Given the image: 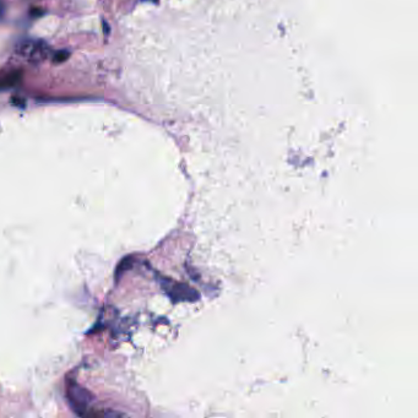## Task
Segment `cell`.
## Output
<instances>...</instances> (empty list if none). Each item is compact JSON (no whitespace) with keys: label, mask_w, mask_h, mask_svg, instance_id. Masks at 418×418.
Returning a JSON list of instances; mask_svg holds the SVG:
<instances>
[{"label":"cell","mask_w":418,"mask_h":418,"mask_svg":"<svg viewBox=\"0 0 418 418\" xmlns=\"http://www.w3.org/2000/svg\"><path fill=\"white\" fill-rule=\"evenodd\" d=\"M69 397L74 410H79L80 414H82V410H87V406L90 404V394L78 385L69 388Z\"/></svg>","instance_id":"1"},{"label":"cell","mask_w":418,"mask_h":418,"mask_svg":"<svg viewBox=\"0 0 418 418\" xmlns=\"http://www.w3.org/2000/svg\"><path fill=\"white\" fill-rule=\"evenodd\" d=\"M165 288L167 291L168 295H170V297L174 299V301H179V299L191 301V299H194V295H197L195 290H192L183 283H170V286L165 284Z\"/></svg>","instance_id":"2"},{"label":"cell","mask_w":418,"mask_h":418,"mask_svg":"<svg viewBox=\"0 0 418 418\" xmlns=\"http://www.w3.org/2000/svg\"><path fill=\"white\" fill-rule=\"evenodd\" d=\"M42 46H43L42 42L27 41V42L20 43L19 48H17V52H19L21 55H25V57H32L35 53L40 52V49H42L41 48Z\"/></svg>","instance_id":"3"},{"label":"cell","mask_w":418,"mask_h":418,"mask_svg":"<svg viewBox=\"0 0 418 418\" xmlns=\"http://www.w3.org/2000/svg\"><path fill=\"white\" fill-rule=\"evenodd\" d=\"M20 78V74H9V75H5L3 76V78H0V88H4V87H9V86H13L16 84L17 81H19Z\"/></svg>","instance_id":"4"},{"label":"cell","mask_w":418,"mask_h":418,"mask_svg":"<svg viewBox=\"0 0 418 418\" xmlns=\"http://www.w3.org/2000/svg\"><path fill=\"white\" fill-rule=\"evenodd\" d=\"M69 58H70V52L67 49L58 50V52H55L54 55H53V60H54V63H64V61H67Z\"/></svg>","instance_id":"5"},{"label":"cell","mask_w":418,"mask_h":418,"mask_svg":"<svg viewBox=\"0 0 418 418\" xmlns=\"http://www.w3.org/2000/svg\"><path fill=\"white\" fill-rule=\"evenodd\" d=\"M102 25H103V29H105V35H108V32H111V27H109L108 26V23H107L106 21H103L102 22Z\"/></svg>","instance_id":"6"},{"label":"cell","mask_w":418,"mask_h":418,"mask_svg":"<svg viewBox=\"0 0 418 418\" xmlns=\"http://www.w3.org/2000/svg\"><path fill=\"white\" fill-rule=\"evenodd\" d=\"M152 2H156V0H152Z\"/></svg>","instance_id":"7"}]
</instances>
